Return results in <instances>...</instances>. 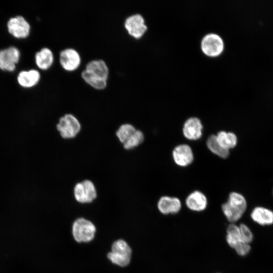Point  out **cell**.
I'll return each mask as SVG.
<instances>
[{
	"label": "cell",
	"instance_id": "cell-22",
	"mask_svg": "<svg viewBox=\"0 0 273 273\" xmlns=\"http://www.w3.org/2000/svg\"><path fill=\"white\" fill-rule=\"evenodd\" d=\"M81 75L86 83L96 89H102L107 86V80L97 77L85 69L82 70Z\"/></svg>",
	"mask_w": 273,
	"mask_h": 273
},
{
	"label": "cell",
	"instance_id": "cell-15",
	"mask_svg": "<svg viewBox=\"0 0 273 273\" xmlns=\"http://www.w3.org/2000/svg\"><path fill=\"white\" fill-rule=\"evenodd\" d=\"M40 74L38 70L31 69L20 71L17 77L18 84L24 88H31L35 86L40 79Z\"/></svg>",
	"mask_w": 273,
	"mask_h": 273
},
{
	"label": "cell",
	"instance_id": "cell-28",
	"mask_svg": "<svg viewBox=\"0 0 273 273\" xmlns=\"http://www.w3.org/2000/svg\"><path fill=\"white\" fill-rule=\"evenodd\" d=\"M272 194H273V191H272Z\"/></svg>",
	"mask_w": 273,
	"mask_h": 273
},
{
	"label": "cell",
	"instance_id": "cell-20",
	"mask_svg": "<svg viewBox=\"0 0 273 273\" xmlns=\"http://www.w3.org/2000/svg\"><path fill=\"white\" fill-rule=\"evenodd\" d=\"M216 139L222 148L229 151L235 148L238 142L237 135L232 132L220 131L216 135Z\"/></svg>",
	"mask_w": 273,
	"mask_h": 273
},
{
	"label": "cell",
	"instance_id": "cell-14",
	"mask_svg": "<svg viewBox=\"0 0 273 273\" xmlns=\"http://www.w3.org/2000/svg\"><path fill=\"white\" fill-rule=\"evenodd\" d=\"M185 203L189 209L194 212L205 210L208 205L206 196L199 191H195L190 193L186 199Z\"/></svg>",
	"mask_w": 273,
	"mask_h": 273
},
{
	"label": "cell",
	"instance_id": "cell-26",
	"mask_svg": "<svg viewBox=\"0 0 273 273\" xmlns=\"http://www.w3.org/2000/svg\"><path fill=\"white\" fill-rule=\"evenodd\" d=\"M238 255L241 256L247 255L251 250L249 244L242 243L234 249Z\"/></svg>",
	"mask_w": 273,
	"mask_h": 273
},
{
	"label": "cell",
	"instance_id": "cell-1",
	"mask_svg": "<svg viewBox=\"0 0 273 273\" xmlns=\"http://www.w3.org/2000/svg\"><path fill=\"white\" fill-rule=\"evenodd\" d=\"M222 212L230 223L239 221L245 212L247 202L241 194L233 192L229 195L228 200L221 205Z\"/></svg>",
	"mask_w": 273,
	"mask_h": 273
},
{
	"label": "cell",
	"instance_id": "cell-21",
	"mask_svg": "<svg viewBox=\"0 0 273 273\" xmlns=\"http://www.w3.org/2000/svg\"><path fill=\"white\" fill-rule=\"evenodd\" d=\"M206 145L212 153L221 158H227L230 155V151L222 148L218 143L215 134H211L208 138Z\"/></svg>",
	"mask_w": 273,
	"mask_h": 273
},
{
	"label": "cell",
	"instance_id": "cell-8",
	"mask_svg": "<svg viewBox=\"0 0 273 273\" xmlns=\"http://www.w3.org/2000/svg\"><path fill=\"white\" fill-rule=\"evenodd\" d=\"M201 49L204 54L211 57L220 55L223 49V41L218 35L209 33L201 41Z\"/></svg>",
	"mask_w": 273,
	"mask_h": 273
},
{
	"label": "cell",
	"instance_id": "cell-11",
	"mask_svg": "<svg viewBox=\"0 0 273 273\" xmlns=\"http://www.w3.org/2000/svg\"><path fill=\"white\" fill-rule=\"evenodd\" d=\"M172 157L174 162L181 167L189 165L194 160L192 149L187 144H180L176 146L172 151Z\"/></svg>",
	"mask_w": 273,
	"mask_h": 273
},
{
	"label": "cell",
	"instance_id": "cell-7",
	"mask_svg": "<svg viewBox=\"0 0 273 273\" xmlns=\"http://www.w3.org/2000/svg\"><path fill=\"white\" fill-rule=\"evenodd\" d=\"M21 53L15 46H10L0 50V69L13 72L20 61Z\"/></svg>",
	"mask_w": 273,
	"mask_h": 273
},
{
	"label": "cell",
	"instance_id": "cell-23",
	"mask_svg": "<svg viewBox=\"0 0 273 273\" xmlns=\"http://www.w3.org/2000/svg\"><path fill=\"white\" fill-rule=\"evenodd\" d=\"M136 129L131 124L124 123L121 125L116 132L119 141L123 144L134 133Z\"/></svg>",
	"mask_w": 273,
	"mask_h": 273
},
{
	"label": "cell",
	"instance_id": "cell-5",
	"mask_svg": "<svg viewBox=\"0 0 273 273\" xmlns=\"http://www.w3.org/2000/svg\"><path fill=\"white\" fill-rule=\"evenodd\" d=\"M75 200L81 204L93 202L97 197V191L93 182L85 179L77 183L73 189Z\"/></svg>",
	"mask_w": 273,
	"mask_h": 273
},
{
	"label": "cell",
	"instance_id": "cell-12",
	"mask_svg": "<svg viewBox=\"0 0 273 273\" xmlns=\"http://www.w3.org/2000/svg\"><path fill=\"white\" fill-rule=\"evenodd\" d=\"M157 208L162 214H174L180 211L181 203L177 197L164 196L159 199Z\"/></svg>",
	"mask_w": 273,
	"mask_h": 273
},
{
	"label": "cell",
	"instance_id": "cell-10",
	"mask_svg": "<svg viewBox=\"0 0 273 273\" xmlns=\"http://www.w3.org/2000/svg\"><path fill=\"white\" fill-rule=\"evenodd\" d=\"M59 61L64 69L70 71H73L80 65L81 57L76 50L67 48L60 52Z\"/></svg>",
	"mask_w": 273,
	"mask_h": 273
},
{
	"label": "cell",
	"instance_id": "cell-16",
	"mask_svg": "<svg viewBox=\"0 0 273 273\" xmlns=\"http://www.w3.org/2000/svg\"><path fill=\"white\" fill-rule=\"evenodd\" d=\"M250 217L253 221L260 225L273 224V211L264 207H254L250 213Z\"/></svg>",
	"mask_w": 273,
	"mask_h": 273
},
{
	"label": "cell",
	"instance_id": "cell-13",
	"mask_svg": "<svg viewBox=\"0 0 273 273\" xmlns=\"http://www.w3.org/2000/svg\"><path fill=\"white\" fill-rule=\"evenodd\" d=\"M203 125L197 117H190L184 123L183 133L184 136L189 140L195 141L202 135Z\"/></svg>",
	"mask_w": 273,
	"mask_h": 273
},
{
	"label": "cell",
	"instance_id": "cell-25",
	"mask_svg": "<svg viewBox=\"0 0 273 273\" xmlns=\"http://www.w3.org/2000/svg\"><path fill=\"white\" fill-rule=\"evenodd\" d=\"M241 237L244 243L250 244L253 239V234L249 228L245 223H241L239 225Z\"/></svg>",
	"mask_w": 273,
	"mask_h": 273
},
{
	"label": "cell",
	"instance_id": "cell-18",
	"mask_svg": "<svg viewBox=\"0 0 273 273\" xmlns=\"http://www.w3.org/2000/svg\"><path fill=\"white\" fill-rule=\"evenodd\" d=\"M34 59L35 63L39 69L47 70L52 65L54 56L50 49L44 47L35 53Z\"/></svg>",
	"mask_w": 273,
	"mask_h": 273
},
{
	"label": "cell",
	"instance_id": "cell-19",
	"mask_svg": "<svg viewBox=\"0 0 273 273\" xmlns=\"http://www.w3.org/2000/svg\"><path fill=\"white\" fill-rule=\"evenodd\" d=\"M225 240L228 245L234 249L242 243H244L241 237L238 225L230 223L226 229Z\"/></svg>",
	"mask_w": 273,
	"mask_h": 273
},
{
	"label": "cell",
	"instance_id": "cell-3",
	"mask_svg": "<svg viewBox=\"0 0 273 273\" xmlns=\"http://www.w3.org/2000/svg\"><path fill=\"white\" fill-rule=\"evenodd\" d=\"M97 233L96 225L90 220L84 217L76 218L72 223L71 233L73 239L78 243L92 242Z\"/></svg>",
	"mask_w": 273,
	"mask_h": 273
},
{
	"label": "cell",
	"instance_id": "cell-9",
	"mask_svg": "<svg viewBox=\"0 0 273 273\" xmlns=\"http://www.w3.org/2000/svg\"><path fill=\"white\" fill-rule=\"evenodd\" d=\"M124 25L128 34L135 38L141 37L147 30L144 18L140 14L127 17Z\"/></svg>",
	"mask_w": 273,
	"mask_h": 273
},
{
	"label": "cell",
	"instance_id": "cell-2",
	"mask_svg": "<svg viewBox=\"0 0 273 273\" xmlns=\"http://www.w3.org/2000/svg\"><path fill=\"white\" fill-rule=\"evenodd\" d=\"M132 255V250L129 244L125 240L119 239L112 243L107 257L113 264L124 267L130 264Z\"/></svg>",
	"mask_w": 273,
	"mask_h": 273
},
{
	"label": "cell",
	"instance_id": "cell-6",
	"mask_svg": "<svg viewBox=\"0 0 273 273\" xmlns=\"http://www.w3.org/2000/svg\"><path fill=\"white\" fill-rule=\"evenodd\" d=\"M7 26L9 33L18 39L25 38L30 34V24L22 16L18 15L10 18Z\"/></svg>",
	"mask_w": 273,
	"mask_h": 273
},
{
	"label": "cell",
	"instance_id": "cell-17",
	"mask_svg": "<svg viewBox=\"0 0 273 273\" xmlns=\"http://www.w3.org/2000/svg\"><path fill=\"white\" fill-rule=\"evenodd\" d=\"M84 69L97 77L107 80L109 71L106 63L103 60L89 61L86 63Z\"/></svg>",
	"mask_w": 273,
	"mask_h": 273
},
{
	"label": "cell",
	"instance_id": "cell-27",
	"mask_svg": "<svg viewBox=\"0 0 273 273\" xmlns=\"http://www.w3.org/2000/svg\"><path fill=\"white\" fill-rule=\"evenodd\" d=\"M216 273H220V272H216Z\"/></svg>",
	"mask_w": 273,
	"mask_h": 273
},
{
	"label": "cell",
	"instance_id": "cell-24",
	"mask_svg": "<svg viewBox=\"0 0 273 273\" xmlns=\"http://www.w3.org/2000/svg\"><path fill=\"white\" fill-rule=\"evenodd\" d=\"M144 140V135L143 132L136 129L131 136L123 144L125 150H131L140 145Z\"/></svg>",
	"mask_w": 273,
	"mask_h": 273
},
{
	"label": "cell",
	"instance_id": "cell-4",
	"mask_svg": "<svg viewBox=\"0 0 273 273\" xmlns=\"http://www.w3.org/2000/svg\"><path fill=\"white\" fill-rule=\"evenodd\" d=\"M81 124L72 114L67 113L61 117L57 124V129L62 138L73 139L76 136L81 130Z\"/></svg>",
	"mask_w": 273,
	"mask_h": 273
}]
</instances>
